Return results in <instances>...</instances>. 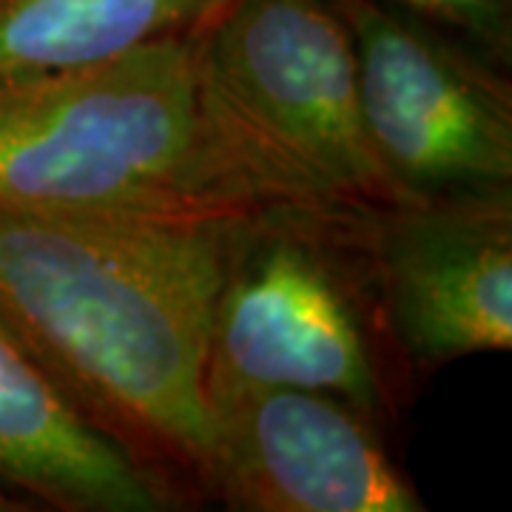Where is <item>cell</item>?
<instances>
[{
    "label": "cell",
    "instance_id": "6da1fadb",
    "mask_svg": "<svg viewBox=\"0 0 512 512\" xmlns=\"http://www.w3.org/2000/svg\"><path fill=\"white\" fill-rule=\"evenodd\" d=\"M237 222L0 211V319L183 504L208 495V345Z\"/></svg>",
    "mask_w": 512,
    "mask_h": 512
},
{
    "label": "cell",
    "instance_id": "7a4b0ae2",
    "mask_svg": "<svg viewBox=\"0 0 512 512\" xmlns=\"http://www.w3.org/2000/svg\"><path fill=\"white\" fill-rule=\"evenodd\" d=\"M205 35L0 80V211L180 220L265 211L211 120Z\"/></svg>",
    "mask_w": 512,
    "mask_h": 512
},
{
    "label": "cell",
    "instance_id": "3957f363",
    "mask_svg": "<svg viewBox=\"0 0 512 512\" xmlns=\"http://www.w3.org/2000/svg\"><path fill=\"white\" fill-rule=\"evenodd\" d=\"M202 80L265 211L359 220L410 202L370 146L353 40L330 0H237L205 35Z\"/></svg>",
    "mask_w": 512,
    "mask_h": 512
},
{
    "label": "cell",
    "instance_id": "277c9868",
    "mask_svg": "<svg viewBox=\"0 0 512 512\" xmlns=\"http://www.w3.org/2000/svg\"><path fill=\"white\" fill-rule=\"evenodd\" d=\"M359 222L302 211H259L237 222L211 319L205 390H316L382 424L390 342Z\"/></svg>",
    "mask_w": 512,
    "mask_h": 512
},
{
    "label": "cell",
    "instance_id": "5b68a950",
    "mask_svg": "<svg viewBox=\"0 0 512 512\" xmlns=\"http://www.w3.org/2000/svg\"><path fill=\"white\" fill-rule=\"evenodd\" d=\"M330 3L353 40L370 146L404 200L510 191V72L384 3Z\"/></svg>",
    "mask_w": 512,
    "mask_h": 512
},
{
    "label": "cell",
    "instance_id": "8992f818",
    "mask_svg": "<svg viewBox=\"0 0 512 512\" xmlns=\"http://www.w3.org/2000/svg\"><path fill=\"white\" fill-rule=\"evenodd\" d=\"M359 245L402 362L441 367L512 348V188L373 211Z\"/></svg>",
    "mask_w": 512,
    "mask_h": 512
},
{
    "label": "cell",
    "instance_id": "52a82bcc",
    "mask_svg": "<svg viewBox=\"0 0 512 512\" xmlns=\"http://www.w3.org/2000/svg\"><path fill=\"white\" fill-rule=\"evenodd\" d=\"M208 495L242 512H421L379 421L328 393L208 387Z\"/></svg>",
    "mask_w": 512,
    "mask_h": 512
},
{
    "label": "cell",
    "instance_id": "ba28073f",
    "mask_svg": "<svg viewBox=\"0 0 512 512\" xmlns=\"http://www.w3.org/2000/svg\"><path fill=\"white\" fill-rule=\"evenodd\" d=\"M0 484L63 512L185 507L94 424L0 319ZM15 495V493H12Z\"/></svg>",
    "mask_w": 512,
    "mask_h": 512
},
{
    "label": "cell",
    "instance_id": "9c48e42d",
    "mask_svg": "<svg viewBox=\"0 0 512 512\" xmlns=\"http://www.w3.org/2000/svg\"><path fill=\"white\" fill-rule=\"evenodd\" d=\"M237 0H0V80L72 72L208 32Z\"/></svg>",
    "mask_w": 512,
    "mask_h": 512
},
{
    "label": "cell",
    "instance_id": "30bf717a",
    "mask_svg": "<svg viewBox=\"0 0 512 512\" xmlns=\"http://www.w3.org/2000/svg\"><path fill=\"white\" fill-rule=\"evenodd\" d=\"M421 20L510 72L512 0H376Z\"/></svg>",
    "mask_w": 512,
    "mask_h": 512
},
{
    "label": "cell",
    "instance_id": "8fae6325",
    "mask_svg": "<svg viewBox=\"0 0 512 512\" xmlns=\"http://www.w3.org/2000/svg\"><path fill=\"white\" fill-rule=\"evenodd\" d=\"M23 510H32V504H26L23 498H18V495H12L9 490H3V487H0V512H23Z\"/></svg>",
    "mask_w": 512,
    "mask_h": 512
}]
</instances>
